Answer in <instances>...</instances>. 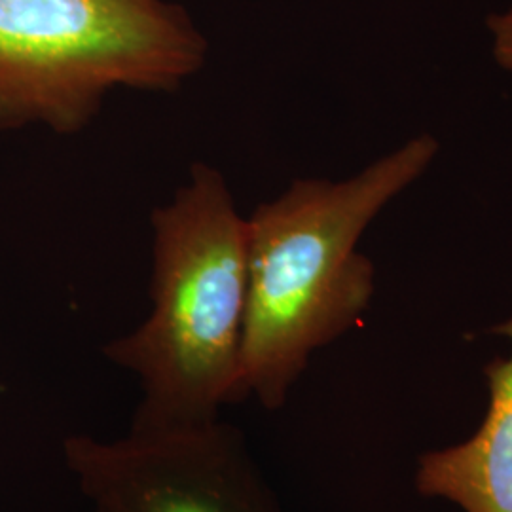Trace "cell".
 Returning <instances> with one entry per match:
<instances>
[{"instance_id": "cell-4", "label": "cell", "mask_w": 512, "mask_h": 512, "mask_svg": "<svg viewBox=\"0 0 512 512\" xmlns=\"http://www.w3.org/2000/svg\"><path fill=\"white\" fill-rule=\"evenodd\" d=\"M63 458L95 511L281 512L243 440L219 418L133 421L116 440L73 435Z\"/></svg>"}, {"instance_id": "cell-2", "label": "cell", "mask_w": 512, "mask_h": 512, "mask_svg": "<svg viewBox=\"0 0 512 512\" xmlns=\"http://www.w3.org/2000/svg\"><path fill=\"white\" fill-rule=\"evenodd\" d=\"M152 230V311L103 353L139 380L135 423L215 420L239 399L247 219L222 173L194 164Z\"/></svg>"}, {"instance_id": "cell-1", "label": "cell", "mask_w": 512, "mask_h": 512, "mask_svg": "<svg viewBox=\"0 0 512 512\" xmlns=\"http://www.w3.org/2000/svg\"><path fill=\"white\" fill-rule=\"evenodd\" d=\"M439 152L421 135L348 181L300 179L247 219V308L239 397L281 408L317 349L363 317L374 264L357 251L366 226Z\"/></svg>"}, {"instance_id": "cell-7", "label": "cell", "mask_w": 512, "mask_h": 512, "mask_svg": "<svg viewBox=\"0 0 512 512\" xmlns=\"http://www.w3.org/2000/svg\"><path fill=\"white\" fill-rule=\"evenodd\" d=\"M95 512H105V511H95Z\"/></svg>"}, {"instance_id": "cell-3", "label": "cell", "mask_w": 512, "mask_h": 512, "mask_svg": "<svg viewBox=\"0 0 512 512\" xmlns=\"http://www.w3.org/2000/svg\"><path fill=\"white\" fill-rule=\"evenodd\" d=\"M207 40L169 0H0V129L86 128L116 88L175 92Z\"/></svg>"}, {"instance_id": "cell-5", "label": "cell", "mask_w": 512, "mask_h": 512, "mask_svg": "<svg viewBox=\"0 0 512 512\" xmlns=\"http://www.w3.org/2000/svg\"><path fill=\"white\" fill-rule=\"evenodd\" d=\"M512 342V317L492 329ZM490 404L475 435L420 458L416 488L465 512H512V351L484 368Z\"/></svg>"}, {"instance_id": "cell-6", "label": "cell", "mask_w": 512, "mask_h": 512, "mask_svg": "<svg viewBox=\"0 0 512 512\" xmlns=\"http://www.w3.org/2000/svg\"><path fill=\"white\" fill-rule=\"evenodd\" d=\"M494 37V55L503 69L512 71V8L488 19Z\"/></svg>"}]
</instances>
